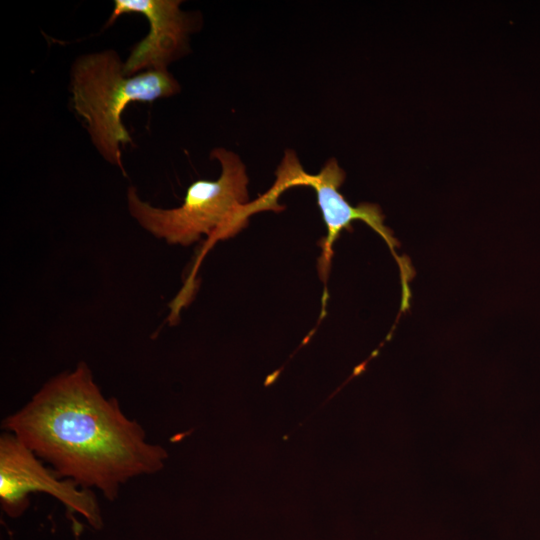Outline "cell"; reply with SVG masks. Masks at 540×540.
Wrapping results in <instances>:
<instances>
[{
  "label": "cell",
  "instance_id": "cell-1",
  "mask_svg": "<svg viewBox=\"0 0 540 540\" xmlns=\"http://www.w3.org/2000/svg\"><path fill=\"white\" fill-rule=\"evenodd\" d=\"M2 427L60 477L111 501L130 479L160 471L168 456L102 394L85 362L46 382Z\"/></svg>",
  "mask_w": 540,
  "mask_h": 540
},
{
  "label": "cell",
  "instance_id": "cell-2",
  "mask_svg": "<svg viewBox=\"0 0 540 540\" xmlns=\"http://www.w3.org/2000/svg\"><path fill=\"white\" fill-rule=\"evenodd\" d=\"M221 173L216 180H196L188 188L179 207L162 209L143 201L135 187L127 190L131 216L149 233L168 244L189 246L202 235L207 241L197 261L217 241L234 237L246 227L249 203L246 166L233 151L214 148Z\"/></svg>",
  "mask_w": 540,
  "mask_h": 540
},
{
  "label": "cell",
  "instance_id": "cell-3",
  "mask_svg": "<svg viewBox=\"0 0 540 540\" xmlns=\"http://www.w3.org/2000/svg\"><path fill=\"white\" fill-rule=\"evenodd\" d=\"M70 75L73 107L86 121L91 142L126 175L121 146L131 144L132 137L122 122L123 111L131 102H152L179 93V82L168 70L128 76L124 62L110 49L79 56Z\"/></svg>",
  "mask_w": 540,
  "mask_h": 540
},
{
  "label": "cell",
  "instance_id": "cell-4",
  "mask_svg": "<svg viewBox=\"0 0 540 540\" xmlns=\"http://www.w3.org/2000/svg\"><path fill=\"white\" fill-rule=\"evenodd\" d=\"M345 176L344 170L335 158L327 160L317 174H308L302 168L296 153L288 149L277 168L274 184L256 201L261 211L279 212L284 207L278 204L277 199L285 190L294 186H310L314 189L327 228V235L320 243L322 254L317 262L319 276L325 284L331 267L333 245L340 233L343 230L352 231L354 221L365 222L383 238L399 266L402 287L401 310L406 311L411 297L409 282L415 274L413 267L407 257H400L396 253L395 248L399 246V242L394 238L392 231L384 225L385 216L381 208L371 203L352 206L339 192Z\"/></svg>",
  "mask_w": 540,
  "mask_h": 540
},
{
  "label": "cell",
  "instance_id": "cell-5",
  "mask_svg": "<svg viewBox=\"0 0 540 540\" xmlns=\"http://www.w3.org/2000/svg\"><path fill=\"white\" fill-rule=\"evenodd\" d=\"M43 492L60 501L68 511L81 515L95 529L103 519L94 492L47 467L14 434L0 437V502L4 512L19 517L29 506V495Z\"/></svg>",
  "mask_w": 540,
  "mask_h": 540
},
{
  "label": "cell",
  "instance_id": "cell-6",
  "mask_svg": "<svg viewBox=\"0 0 540 540\" xmlns=\"http://www.w3.org/2000/svg\"><path fill=\"white\" fill-rule=\"evenodd\" d=\"M179 0H115L107 25L121 15L138 13L149 23L148 34L133 46L124 62V72L132 76L144 71L167 70L168 65L188 51L189 35L195 20L180 8Z\"/></svg>",
  "mask_w": 540,
  "mask_h": 540
}]
</instances>
